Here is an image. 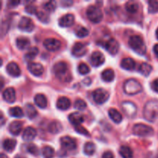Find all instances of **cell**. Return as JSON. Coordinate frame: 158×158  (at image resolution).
<instances>
[{
    "label": "cell",
    "instance_id": "cell-1",
    "mask_svg": "<svg viewBox=\"0 0 158 158\" xmlns=\"http://www.w3.org/2000/svg\"><path fill=\"white\" fill-rule=\"evenodd\" d=\"M52 72L57 79L63 82H69L72 80V76L69 73L68 66L65 62H58L52 67Z\"/></svg>",
    "mask_w": 158,
    "mask_h": 158
},
{
    "label": "cell",
    "instance_id": "cell-2",
    "mask_svg": "<svg viewBox=\"0 0 158 158\" xmlns=\"http://www.w3.org/2000/svg\"><path fill=\"white\" fill-rule=\"evenodd\" d=\"M143 117L149 122H154L158 119V100L147 102L143 107Z\"/></svg>",
    "mask_w": 158,
    "mask_h": 158
},
{
    "label": "cell",
    "instance_id": "cell-3",
    "mask_svg": "<svg viewBox=\"0 0 158 158\" xmlns=\"http://www.w3.org/2000/svg\"><path fill=\"white\" fill-rule=\"evenodd\" d=\"M123 91L127 95L134 96L138 94L143 90V86L139 81L135 79H129L124 82L123 86Z\"/></svg>",
    "mask_w": 158,
    "mask_h": 158
},
{
    "label": "cell",
    "instance_id": "cell-4",
    "mask_svg": "<svg viewBox=\"0 0 158 158\" xmlns=\"http://www.w3.org/2000/svg\"><path fill=\"white\" fill-rule=\"evenodd\" d=\"M129 46L134 51L140 55H143L146 52V45L143 42V39L137 35H131L129 39Z\"/></svg>",
    "mask_w": 158,
    "mask_h": 158
},
{
    "label": "cell",
    "instance_id": "cell-5",
    "mask_svg": "<svg viewBox=\"0 0 158 158\" xmlns=\"http://www.w3.org/2000/svg\"><path fill=\"white\" fill-rule=\"evenodd\" d=\"M133 134L140 137H151L154 135V131L151 126L143 123H137L133 127Z\"/></svg>",
    "mask_w": 158,
    "mask_h": 158
},
{
    "label": "cell",
    "instance_id": "cell-6",
    "mask_svg": "<svg viewBox=\"0 0 158 158\" xmlns=\"http://www.w3.org/2000/svg\"><path fill=\"white\" fill-rule=\"evenodd\" d=\"M86 16L88 19L94 23H99L103 18L101 9L96 6H89L86 9Z\"/></svg>",
    "mask_w": 158,
    "mask_h": 158
},
{
    "label": "cell",
    "instance_id": "cell-7",
    "mask_svg": "<svg viewBox=\"0 0 158 158\" xmlns=\"http://www.w3.org/2000/svg\"><path fill=\"white\" fill-rule=\"evenodd\" d=\"M93 98L96 103L101 105L107 101L108 99L110 98V94L104 89L99 88L93 92Z\"/></svg>",
    "mask_w": 158,
    "mask_h": 158
},
{
    "label": "cell",
    "instance_id": "cell-8",
    "mask_svg": "<svg viewBox=\"0 0 158 158\" xmlns=\"http://www.w3.org/2000/svg\"><path fill=\"white\" fill-rule=\"evenodd\" d=\"M100 44L102 45L103 47H104L110 54L114 56L118 52L119 49H120V44L117 40L114 38H110L109 40Z\"/></svg>",
    "mask_w": 158,
    "mask_h": 158
},
{
    "label": "cell",
    "instance_id": "cell-9",
    "mask_svg": "<svg viewBox=\"0 0 158 158\" xmlns=\"http://www.w3.org/2000/svg\"><path fill=\"white\" fill-rule=\"evenodd\" d=\"M121 108L125 115L129 118H134L137 114V107L134 103L131 101H124L122 103Z\"/></svg>",
    "mask_w": 158,
    "mask_h": 158
},
{
    "label": "cell",
    "instance_id": "cell-10",
    "mask_svg": "<svg viewBox=\"0 0 158 158\" xmlns=\"http://www.w3.org/2000/svg\"><path fill=\"white\" fill-rule=\"evenodd\" d=\"M19 29L24 32H32L35 29V24L33 21L29 17H22L20 21L19 22Z\"/></svg>",
    "mask_w": 158,
    "mask_h": 158
},
{
    "label": "cell",
    "instance_id": "cell-11",
    "mask_svg": "<svg viewBox=\"0 0 158 158\" xmlns=\"http://www.w3.org/2000/svg\"><path fill=\"white\" fill-rule=\"evenodd\" d=\"M43 46L47 50L55 52L61 47V42L55 38H48L43 41Z\"/></svg>",
    "mask_w": 158,
    "mask_h": 158
},
{
    "label": "cell",
    "instance_id": "cell-12",
    "mask_svg": "<svg viewBox=\"0 0 158 158\" xmlns=\"http://www.w3.org/2000/svg\"><path fill=\"white\" fill-rule=\"evenodd\" d=\"M60 144L63 149L66 151H73L77 148L76 140L69 136H65L60 138Z\"/></svg>",
    "mask_w": 158,
    "mask_h": 158
},
{
    "label": "cell",
    "instance_id": "cell-13",
    "mask_svg": "<svg viewBox=\"0 0 158 158\" xmlns=\"http://www.w3.org/2000/svg\"><path fill=\"white\" fill-rule=\"evenodd\" d=\"M89 62L94 67H98L104 63L105 57L102 52H99V51H95L91 54Z\"/></svg>",
    "mask_w": 158,
    "mask_h": 158
},
{
    "label": "cell",
    "instance_id": "cell-14",
    "mask_svg": "<svg viewBox=\"0 0 158 158\" xmlns=\"http://www.w3.org/2000/svg\"><path fill=\"white\" fill-rule=\"evenodd\" d=\"M87 52L86 46L84 43L77 42L72 48V54L76 57L83 56Z\"/></svg>",
    "mask_w": 158,
    "mask_h": 158
},
{
    "label": "cell",
    "instance_id": "cell-15",
    "mask_svg": "<svg viewBox=\"0 0 158 158\" xmlns=\"http://www.w3.org/2000/svg\"><path fill=\"white\" fill-rule=\"evenodd\" d=\"M27 69L35 77H40L44 71L43 65L39 63H29L27 66Z\"/></svg>",
    "mask_w": 158,
    "mask_h": 158
},
{
    "label": "cell",
    "instance_id": "cell-16",
    "mask_svg": "<svg viewBox=\"0 0 158 158\" xmlns=\"http://www.w3.org/2000/svg\"><path fill=\"white\" fill-rule=\"evenodd\" d=\"M75 22V17L73 14H66V15H63L61 18L59 19V25L60 26L63 28L70 27L74 24Z\"/></svg>",
    "mask_w": 158,
    "mask_h": 158
},
{
    "label": "cell",
    "instance_id": "cell-17",
    "mask_svg": "<svg viewBox=\"0 0 158 158\" xmlns=\"http://www.w3.org/2000/svg\"><path fill=\"white\" fill-rule=\"evenodd\" d=\"M6 72L12 77H19L21 75V69L15 62H11L6 66Z\"/></svg>",
    "mask_w": 158,
    "mask_h": 158
},
{
    "label": "cell",
    "instance_id": "cell-18",
    "mask_svg": "<svg viewBox=\"0 0 158 158\" xmlns=\"http://www.w3.org/2000/svg\"><path fill=\"white\" fill-rule=\"evenodd\" d=\"M68 119L71 124L74 125L75 127H78L81 126V123L84 121V116L79 112H75L69 114Z\"/></svg>",
    "mask_w": 158,
    "mask_h": 158
},
{
    "label": "cell",
    "instance_id": "cell-19",
    "mask_svg": "<svg viewBox=\"0 0 158 158\" xmlns=\"http://www.w3.org/2000/svg\"><path fill=\"white\" fill-rule=\"evenodd\" d=\"M2 97L5 101L9 103H13L15 101V91L12 87L6 88L2 93Z\"/></svg>",
    "mask_w": 158,
    "mask_h": 158
},
{
    "label": "cell",
    "instance_id": "cell-20",
    "mask_svg": "<svg viewBox=\"0 0 158 158\" xmlns=\"http://www.w3.org/2000/svg\"><path fill=\"white\" fill-rule=\"evenodd\" d=\"M36 134L37 133L35 128L32 127H27L23 131L22 137H23V140H25V141H32V140L35 138Z\"/></svg>",
    "mask_w": 158,
    "mask_h": 158
},
{
    "label": "cell",
    "instance_id": "cell-21",
    "mask_svg": "<svg viewBox=\"0 0 158 158\" xmlns=\"http://www.w3.org/2000/svg\"><path fill=\"white\" fill-rule=\"evenodd\" d=\"M23 122L21 121H12L10 124L9 125V131L11 134L13 136H19L23 130Z\"/></svg>",
    "mask_w": 158,
    "mask_h": 158
},
{
    "label": "cell",
    "instance_id": "cell-22",
    "mask_svg": "<svg viewBox=\"0 0 158 158\" xmlns=\"http://www.w3.org/2000/svg\"><path fill=\"white\" fill-rule=\"evenodd\" d=\"M70 105V100L66 97H60L56 101V107L60 110H66L69 109Z\"/></svg>",
    "mask_w": 158,
    "mask_h": 158
},
{
    "label": "cell",
    "instance_id": "cell-23",
    "mask_svg": "<svg viewBox=\"0 0 158 158\" xmlns=\"http://www.w3.org/2000/svg\"><path fill=\"white\" fill-rule=\"evenodd\" d=\"M34 102H35V105H36L38 107L41 108V109H44L47 106L48 101L46 97H45L43 94H38L35 96L34 97Z\"/></svg>",
    "mask_w": 158,
    "mask_h": 158
},
{
    "label": "cell",
    "instance_id": "cell-24",
    "mask_svg": "<svg viewBox=\"0 0 158 158\" xmlns=\"http://www.w3.org/2000/svg\"><path fill=\"white\" fill-rule=\"evenodd\" d=\"M120 66L126 70H134L136 67V63L133 59L124 58L120 63Z\"/></svg>",
    "mask_w": 158,
    "mask_h": 158
},
{
    "label": "cell",
    "instance_id": "cell-25",
    "mask_svg": "<svg viewBox=\"0 0 158 158\" xmlns=\"http://www.w3.org/2000/svg\"><path fill=\"white\" fill-rule=\"evenodd\" d=\"M108 114H109L110 118L116 123H120L122 121V120H123L122 114L117 110L114 109V108L110 109L109 111H108Z\"/></svg>",
    "mask_w": 158,
    "mask_h": 158
},
{
    "label": "cell",
    "instance_id": "cell-26",
    "mask_svg": "<svg viewBox=\"0 0 158 158\" xmlns=\"http://www.w3.org/2000/svg\"><path fill=\"white\" fill-rule=\"evenodd\" d=\"M16 140L13 139H6L2 143V148L7 152H12L16 147Z\"/></svg>",
    "mask_w": 158,
    "mask_h": 158
},
{
    "label": "cell",
    "instance_id": "cell-27",
    "mask_svg": "<svg viewBox=\"0 0 158 158\" xmlns=\"http://www.w3.org/2000/svg\"><path fill=\"white\" fill-rule=\"evenodd\" d=\"M62 128H63V127L60 122L57 121V120H52L49 123V126H48V131L51 134H56L62 131Z\"/></svg>",
    "mask_w": 158,
    "mask_h": 158
},
{
    "label": "cell",
    "instance_id": "cell-28",
    "mask_svg": "<svg viewBox=\"0 0 158 158\" xmlns=\"http://www.w3.org/2000/svg\"><path fill=\"white\" fill-rule=\"evenodd\" d=\"M25 113H26V115L27 116L28 118L30 119V120L35 118L38 114V112H37L35 106L31 103H27L25 106Z\"/></svg>",
    "mask_w": 158,
    "mask_h": 158
},
{
    "label": "cell",
    "instance_id": "cell-29",
    "mask_svg": "<svg viewBox=\"0 0 158 158\" xmlns=\"http://www.w3.org/2000/svg\"><path fill=\"white\" fill-rule=\"evenodd\" d=\"M102 80L106 83L112 82L115 78V73L114 71L111 69H106L104 71H103L101 73Z\"/></svg>",
    "mask_w": 158,
    "mask_h": 158
},
{
    "label": "cell",
    "instance_id": "cell-30",
    "mask_svg": "<svg viewBox=\"0 0 158 158\" xmlns=\"http://www.w3.org/2000/svg\"><path fill=\"white\" fill-rule=\"evenodd\" d=\"M16 46L20 50H24L29 48L30 46V41L29 39L26 38V37H19V38L16 39Z\"/></svg>",
    "mask_w": 158,
    "mask_h": 158
},
{
    "label": "cell",
    "instance_id": "cell-31",
    "mask_svg": "<svg viewBox=\"0 0 158 158\" xmlns=\"http://www.w3.org/2000/svg\"><path fill=\"white\" fill-rule=\"evenodd\" d=\"M153 67L151 64L148 63H143L139 66L138 72L145 77H148L152 72Z\"/></svg>",
    "mask_w": 158,
    "mask_h": 158
},
{
    "label": "cell",
    "instance_id": "cell-32",
    "mask_svg": "<svg viewBox=\"0 0 158 158\" xmlns=\"http://www.w3.org/2000/svg\"><path fill=\"white\" fill-rule=\"evenodd\" d=\"M120 155L123 158H133L134 157V153L132 149L128 146H121L119 150Z\"/></svg>",
    "mask_w": 158,
    "mask_h": 158
},
{
    "label": "cell",
    "instance_id": "cell-33",
    "mask_svg": "<svg viewBox=\"0 0 158 158\" xmlns=\"http://www.w3.org/2000/svg\"><path fill=\"white\" fill-rule=\"evenodd\" d=\"M125 9L129 13L134 14L139 9V4L135 1H129L125 5Z\"/></svg>",
    "mask_w": 158,
    "mask_h": 158
},
{
    "label": "cell",
    "instance_id": "cell-34",
    "mask_svg": "<svg viewBox=\"0 0 158 158\" xmlns=\"http://www.w3.org/2000/svg\"><path fill=\"white\" fill-rule=\"evenodd\" d=\"M39 53V49L35 46H32V47L29 48V50L27 51L26 54H25V59L26 61H31V60H34L36 57V56Z\"/></svg>",
    "mask_w": 158,
    "mask_h": 158
},
{
    "label": "cell",
    "instance_id": "cell-35",
    "mask_svg": "<svg viewBox=\"0 0 158 158\" xmlns=\"http://www.w3.org/2000/svg\"><path fill=\"white\" fill-rule=\"evenodd\" d=\"M9 114L11 117H15V118H22L24 116L23 109L19 106H13L10 108L9 110Z\"/></svg>",
    "mask_w": 158,
    "mask_h": 158
},
{
    "label": "cell",
    "instance_id": "cell-36",
    "mask_svg": "<svg viewBox=\"0 0 158 158\" xmlns=\"http://www.w3.org/2000/svg\"><path fill=\"white\" fill-rule=\"evenodd\" d=\"M96 151V145L93 142H87L83 147V152L86 155L92 156Z\"/></svg>",
    "mask_w": 158,
    "mask_h": 158
},
{
    "label": "cell",
    "instance_id": "cell-37",
    "mask_svg": "<svg viewBox=\"0 0 158 158\" xmlns=\"http://www.w3.org/2000/svg\"><path fill=\"white\" fill-rule=\"evenodd\" d=\"M43 158H53L55 156V151L52 147L45 146L42 150Z\"/></svg>",
    "mask_w": 158,
    "mask_h": 158
},
{
    "label": "cell",
    "instance_id": "cell-38",
    "mask_svg": "<svg viewBox=\"0 0 158 158\" xmlns=\"http://www.w3.org/2000/svg\"><path fill=\"white\" fill-rule=\"evenodd\" d=\"M148 12L151 14L156 13L158 12V1L150 0L148 2Z\"/></svg>",
    "mask_w": 158,
    "mask_h": 158
},
{
    "label": "cell",
    "instance_id": "cell-39",
    "mask_svg": "<svg viewBox=\"0 0 158 158\" xmlns=\"http://www.w3.org/2000/svg\"><path fill=\"white\" fill-rule=\"evenodd\" d=\"M26 151H27L28 153H29V154H32V155L38 156L39 154L38 148H37L34 143H29L28 144H26Z\"/></svg>",
    "mask_w": 158,
    "mask_h": 158
},
{
    "label": "cell",
    "instance_id": "cell-40",
    "mask_svg": "<svg viewBox=\"0 0 158 158\" xmlns=\"http://www.w3.org/2000/svg\"><path fill=\"white\" fill-rule=\"evenodd\" d=\"M43 7L46 12H52L55 11L56 9V2L54 1L46 2L43 3Z\"/></svg>",
    "mask_w": 158,
    "mask_h": 158
},
{
    "label": "cell",
    "instance_id": "cell-41",
    "mask_svg": "<svg viewBox=\"0 0 158 158\" xmlns=\"http://www.w3.org/2000/svg\"><path fill=\"white\" fill-rule=\"evenodd\" d=\"M88 35H89V30L83 26L77 28V30H76V35L78 36L79 38H84V37L87 36Z\"/></svg>",
    "mask_w": 158,
    "mask_h": 158
},
{
    "label": "cell",
    "instance_id": "cell-42",
    "mask_svg": "<svg viewBox=\"0 0 158 158\" xmlns=\"http://www.w3.org/2000/svg\"><path fill=\"white\" fill-rule=\"evenodd\" d=\"M78 72L81 75H86V74H88L90 72V69L86 63H82L78 66Z\"/></svg>",
    "mask_w": 158,
    "mask_h": 158
},
{
    "label": "cell",
    "instance_id": "cell-43",
    "mask_svg": "<svg viewBox=\"0 0 158 158\" xmlns=\"http://www.w3.org/2000/svg\"><path fill=\"white\" fill-rule=\"evenodd\" d=\"M86 106H87V105H86V102L83 100H80V99L77 100L74 103V107L78 110H83L86 109Z\"/></svg>",
    "mask_w": 158,
    "mask_h": 158
},
{
    "label": "cell",
    "instance_id": "cell-44",
    "mask_svg": "<svg viewBox=\"0 0 158 158\" xmlns=\"http://www.w3.org/2000/svg\"><path fill=\"white\" fill-rule=\"evenodd\" d=\"M36 16L37 18L39 19V20H40V22H42V23H49V15H48L47 13H46V12H38V13L36 14Z\"/></svg>",
    "mask_w": 158,
    "mask_h": 158
},
{
    "label": "cell",
    "instance_id": "cell-45",
    "mask_svg": "<svg viewBox=\"0 0 158 158\" xmlns=\"http://www.w3.org/2000/svg\"><path fill=\"white\" fill-rule=\"evenodd\" d=\"M25 10H26V12H27V13L32 14V15H36V14L38 13V12H37V8L35 7V6L32 4L27 5V6H26V8H25Z\"/></svg>",
    "mask_w": 158,
    "mask_h": 158
},
{
    "label": "cell",
    "instance_id": "cell-46",
    "mask_svg": "<svg viewBox=\"0 0 158 158\" xmlns=\"http://www.w3.org/2000/svg\"><path fill=\"white\" fill-rule=\"evenodd\" d=\"M75 130L77 133L82 134V135L86 136V137H89V135H90V134H89V133L87 131V130L82 126L75 127Z\"/></svg>",
    "mask_w": 158,
    "mask_h": 158
},
{
    "label": "cell",
    "instance_id": "cell-47",
    "mask_svg": "<svg viewBox=\"0 0 158 158\" xmlns=\"http://www.w3.org/2000/svg\"><path fill=\"white\" fill-rule=\"evenodd\" d=\"M151 89H152L154 92L157 93L158 94V78L155 79V80L151 83Z\"/></svg>",
    "mask_w": 158,
    "mask_h": 158
},
{
    "label": "cell",
    "instance_id": "cell-48",
    "mask_svg": "<svg viewBox=\"0 0 158 158\" xmlns=\"http://www.w3.org/2000/svg\"><path fill=\"white\" fill-rule=\"evenodd\" d=\"M102 158H115V157H114V154L111 151H108L103 153V155H102Z\"/></svg>",
    "mask_w": 158,
    "mask_h": 158
},
{
    "label": "cell",
    "instance_id": "cell-49",
    "mask_svg": "<svg viewBox=\"0 0 158 158\" xmlns=\"http://www.w3.org/2000/svg\"><path fill=\"white\" fill-rule=\"evenodd\" d=\"M20 3L19 1H9L8 2V7L9 8H15Z\"/></svg>",
    "mask_w": 158,
    "mask_h": 158
},
{
    "label": "cell",
    "instance_id": "cell-50",
    "mask_svg": "<svg viewBox=\"0 0 158 158\" xmlns=\"http://www.w3.org/2000/svg\"><path fill=\"white\" fill-rule=\"evenodd\" d=\"M73 1H62L61 5H63V6L64 7H69L71 5H73Z\"/></svg>",
    "mask_w": 158,
    "mask_h": 158
},
{
    "label": "cell",
    "instance_id": "cell-51",
    "mask_svg": "<svg viewBox=\"0 0 158 158\" xmlns=\"http://www.w3.org/2000/svg\"><path fill=\"white\" fill-rule=\"evenodd\" d=\"M91 83H92V80H91V79L89 78V77H87V78L84 79V80H83V83L84 85H86V86H89V85L91 84Z\"/></svg>",
    "mask_w": 158,
    "mask_h": 158
},
{
    "label": "cell",
    "instance_id": "cell-52",
    "mask_svg": "<svg viewBox=\"0 0 158 158\" xmlns=\"http://www.w3.org/2000/svg\"><path fill=\"white\" fill-rule=\"evenodd\" d=\"M153 50H154V54H155L156 57L158 58V44L154 45V48H153Z\"/></svg>",
    "mask_w": 158,
    "mask_h": 158
},
{
    "label": "cell",
    "instance_id": "cell-53",
    "mask_svg": "<svg viewBox=\"0 0 158 158\" xmlns=\"http://www.w3.org/2000/svg\"><path fill=\"white\" fill-rule=\"evenodd\" d=\"M1 119H2V125L4 124V117H3V114H2Z\"/></svg>",
    "mask_w": 158,
    "mask_h": 158
},
{
    "label": "cell",
    "instance_id": "cell-54",
    "mask_svg": "<svg viewBox=\"0 0 158 158\" xmlns=\"http://www.w3.org/2000/svg\"><path fill=\"white\" fill-rule=\"evenodd\" d=\"M1 158H9V157H8L6 154L2 153V154H1Z\"/></svg>",
    "mask_w": 158,
    "mask_h": 158
},
{
    "label": "cell",
    "instance_id": "cell-55",
    "mask_svg": "<svg viewBox=\"0 0 158 158\" xmlns=\"http://www.w3.org/2000/svg\"><path fill=\"white\" fill-rule=\"evenodd\" d=\"M156 37H157V39L158 40V28L157 29V30H156Z\"/></svg>",
    "mask_w": 158,
    "mask_h": 158
},
{
    "label": "cell",
    "instance_id": "cell-56",
    "mask_svg": "<svg viewBox=\"0 0 158 158\" xmlns=\"http://www.w3.org/2000/svg\"><path fill=\"white\" fill-rule=\"evenodd\" d=\"M156 158H158V151H157V157H156Z\"/></svg>",
    "mask_w": 158,
    "mask_h": 158
}]
</instances>
